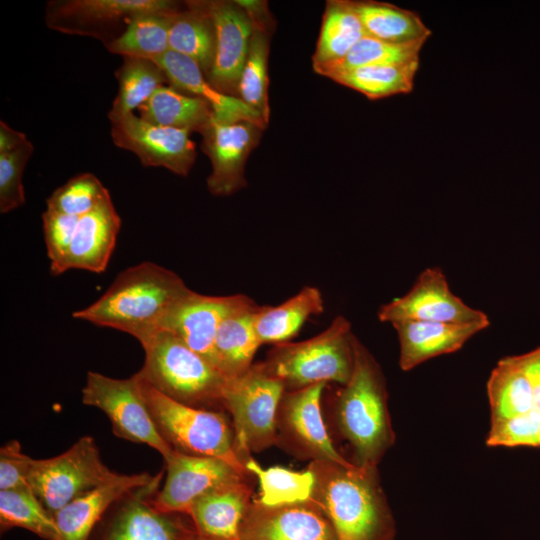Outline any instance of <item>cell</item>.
Segmentation results:
<instances>
[{"label":"cell","mask_w":540,"mask_h":540,"mask_svg":"<svg viewBox=\"0 0 540 540\" xmlns=\"http://www.w3.org/2000/svg\"><path fill=\"white\" fill-rule=\"evenodd\" d=\"M311 500L332 523L338 540H395L396 524L377 466L311 461Z\"/></svg>","instance_id":"1"},{"label":"cell","mask_w":540,"mask_h":540,"mask_svg":"<svg viewBox=\"0 0 540 540\" xmlns=\"http://www.w3.org/2000/svg\"><path fill=\"white\" fill-rule=\"evenodd\" d=\"M190 290L172 270L144 261L121 271L99 299L72 317L125 332L141 344Z\"/></svg>","instance_id":"2"},{"label":"cell","mask_w":540,"mask_h":540,"mask_svg":"<svg viewBox=\"0 0 540 540\" xmlns=\"http://www.w3.org/2000/svg\"><path fill=\"white\" fill-rule=\"evenodd\" d=\"M387 399L381 366L356 337L352 375L333 400L335 425L352 449L353 464L378 466L393 446L395 434Z\"/></svg>","instance_id":"3"},{"label":"cell","mask_w":540,"mask_h":540,"mask_svg":"<svg viewBox=\"0 0 540 540\" xmlns=\"http://www.w3.org/2000/svg\"><path fill=\"white\" fill-rule=\"evenodd\" d=\"M140 376L159 392L192 407L223 411L229 378L176 335L158 330L141 343Z\"/></svg>","instance_id":"4"},{"label":"cell","mask_w":540,"mask_h":540,"mask_svg":"<svg viewBox=\"0 0 540 540\" xmlns=\"http://www.w3.org/2000/svg\"><path fill=\"white\" fill-rule=\"evenodd\" d=\"M355 338L350 321L339 315L310 339L274 345L263 362L286 390L328 382L345 385L354 368Z\"/></svg>","instance_id":"5"},{"label":"cell","mask_w":540,"mask_h":540,"mask_svg":"<svg viewBox=\"0 0 540 540\" xmlns=\"http://www.w3.org/2000/svg\"><path fill=\"white\" fill-rule=\"evenodd\" d=\"M138 375L155 425L174 450L219 458L238 471L251 474L237 454L233 425L223 411L192 407L175 401Z\"/></svg>","instance_id":"6"},{"label":"cell","mask_w":540,"mask_h":540,"mask_svg":"<svg viewBox=\"0 0 540 540\" xmlns=\"http://www.w3.org/2000/svg\"><path fill=\"white\" fill-rule=\"evenodd\" d=\"M285 390L264 362L254 363L242 375L228 379L223 408L231 416L236 451L243 464L252 452L275 445L277 412Z\"/></svg>","instance_id":"7"},{"label":"cell","mask_w":540,"mask_h":540,"mask_svg":"<svg viewBox=\"0 0 540 540\" xmlns=\"http://www.w3.org/2000/svg\"><path fill=\"white\" fill-rule=\"evenodd\" d=\"M118 474L104 464L94 439L84 436L60 455L33 459L29 485L45 508L54 515L74 499Z\"/></svg>","instance_id":"8"},{"label":"cell","mask_w":540,"mask_h":540,"mask_svg":"<svg viewBox=\"0 0 540 540\" xmlns=\"http://www.w3.org/2000/svg\"><path fill=\"white\" fill-rule=\"evenodd\" d=\"M82 402L103 411L119 438L146 444L158 451L163 459L174 451L155 425L138 373L126 379H116L89 371L82 388Z\"/></svg>","instance_id":"9"},{"label":"cell","mask_w":540,"mask_h":540,"mask_svg":"<svg viewBox=\"0 0 540 540\" xmlns=\"http://www.w3.org/2000/svg\"><path fill=\"white\" fill-rule=\"evenodd\" d=\"M162 476L161 472L118 500L90 540H192L197 530L188 515L161 512L153 505Z\"/></svg>","instance_id":"10"},{"label":"cell","mask_w":540,"mask_h":540,"mask_svg":"<svg viewBox=\"0 0 540 540\" xmlns=\"http://www.w3.org/2000/svg\"><path fill=\"white\" fill-rule=\"evenodd\" d=\"M178 10L179 5L169 0H53L46 5L45 22L51 30L94 37L106 46L135 17Z\"/></svg>","instance_id":"11"},{"label":"cell","mask_w":540,"mask_h":540,"mask_svg":"<svg viewBox=\"0 0 540 540\" xmlns=\"http://www.w3.org/2000/svg\"><path fill=\"white\" fill-rule=\"evenodd\" d=\"M326 383L285 390L277 412L276 443L293 456L311 461L353 464L335 448L322 415Z\"/></svg>","instance_id":"12"},{"label":"cell","mask_w":540,"mask_h":540,"mask_svg":"<svg viewBox=\"0 0 540 540\" xmlns=\"http://www.w3.org/2000/svg\"><path fill=\"white\" fill-rule=\"evenodd\" d=\"M378 319L391 324L400 321H425L467 324L490 322L488 316L468 306L450 289L440 268L424 269L410 290L383 304Z\"/></svg>","instance_id":"13"},{"label":"cell","mask_w":540,"mask_h":540,"mask_svg":"<svg viewBox=\"0 0 540 540\" xmlns=\"http://www.w3.org/2000/svg\"><path fill=\"white\" fill-rule=\"evenodd\" d=\"M164 461L165 481L155 493L153 505L165 513L188 515L192 504L210 490L252 476L238 471L222 459L176 450Z\"/></svg>","instance_id":"14"},{"label":"cell","mask_w":540,"mask_h":540,"mask_svg":"<svg viewBox=\"0 0 540 540\" xmlns=\"http://www.w3.org/2000/svg\"><path fill=\"white\" fill-rule=\"evenodd\" d=\"M191 132L146 122L135 114L112 123L111 138L122 149L131 151L146 167H163L187 176L196 159Z\"/></svg>","instance_id":"15"},{"label":"cell","mask_w":540,"mask_h":540,"mask_svg":"<svg viewBox=\"0 0 540 540\" xmlns=\"http://www.w3.org/2000/svg\"><path fill=\"white\" fill-rule=\"evenodd\" d=\"M262 130L251 122L222 123L213 116L201 132V149L212 167L207 178L212 195L229 196L246 187V161L258 145Z\"/></svg>","instance_id":"16"},{"label":"cell","mask_w":540,"mask_h":540,"mask_svg":"<svg viewBox=\"0 0 540 540\" xmlns=\"http://www.w3.org/2000/svg\"><path fill=\"white\" fill-rule=\"evenodd\" d=\"M250 300L244 294L211 296L190 290L169 309L159 330L176 335L218 369L214 349L218 328L230 312Z\"/></svg>","instance_id":"17"},{"label":"cell","mask_w":540,"mask_h":540,"mask_svg":"<svg viewBox=\"0 0 540 540\" xmlns=\"http://www.w3.org/2000/svg\"><path fill=\"white\" fill-rule=\"evenodd\" d=\"M240 540H338L335 529L312 500L265 506L252 500L239 532Z\"/></svg>","instance_id":"18"},{"label":"cell","mask_w":540,"mask_h":540,"mask_svg":"<svg viewBox=\"0 0 540 540\" xmlns=\"http://www.w3.org/2000/svg\"><path fill=\"white\" fill-rule=\"evenodd\" d=\"M215 28V55L208 82L220 92L237 97L240 76L253 31L246 11L236 1H207Z\"/></svg>","instance_id":"19"},{"label":"cell","mask_w":540,"mask_h":540,"mask_svg":"<svg viewBox=\"0 0 540 540\" xmlns=\"http://www.w3.org/2000/svg\"><path fill=\"white\" fill-rule=\"evenodd\" d=\"M121 227L110 195L86 215L80 217L71 244L62 260L50 268L58 276L72 269L102 273L114 251Z\"/></svg>","instance_id":"20"},{"label":"cell","mask_w":540,"mask_h":540,"mask_svg":"<svg viewBox=\"0 0 540 540\" xmlns=\"http://www.w3.org/2000/svg\"><path fill=\"white\" fill-rule=\"evenodd\" d=\"M153 478L146 472L119 473L114 479L74 499L54 514L58 531L55 540H90L96 526L118 500L147 485Z\"/></svg>","instance_id":"21"},{"label":"cell","mask_w":540,"mask_h":540,"mask_svg":"<svg viewBox=\"0 0 540 540\" xmlns=\"http://www.w3.org/2000/svg\"><path fill=\"white\" fill-rule=\"evenodd\" d=\"M392 325L399 341V367L409 371L429 359L458 351L490 322L400 321Z\"/></svg>","instance_id":"22"},{"label":"cell","mask_w":540,"mask_h":540,"mask_svg":"<svg viewBox=\"0 0 540 540\" xmlns=\"http://www.w3.org/2000/svg\"><path fill=\"white\" fill-rule=\"evenodd\" d=\"M151 60L161 67L174 88L205 100L211 106L217 121L222 123L246 121L262 129L267 127L268 124L262 116L241 99L224 94L212 86L193 60L172 50Z\"/></svg>","instance_id":"23"},{"label":"cell","mask_w":540,"mask_h":540,"mask_svg":"<svg viewBox=\"0 0 540 540\" xmlns=\"http://www.w3.org/2000/svg\"><path fill=\"white\" fill-rule=\"evenodd\" d=\"M249 479L212 489L192 504L188 516L198 533L240 540V526L253 500Z\"/></svg>","instance_id":"24"},{"label":"cell","mask_w":540,"mask_h":540,"mask_svg":"<svg viewBox=\"0 0 540 540\" xmlns=\"http://www.w3.org/2000/svg\"><path fill=\"white\" fill-rule=\"evenodd\" d=\"M323 311L321 291L307 285L277 306H258L253 313V327L261 345H276L289 342L311 316Z\"/></svg>","instance_id":"25"},{"label":"cell","mask_w":540,"mask_h":540,"mask_svg":"<svg viewBox=\"0 0 540 540\" xmlns=\"http://www.w3.org/2000/svg\"><path fill=\"white\" fill-rule=\"evenodd\" d=\"M258 305L253 299L230 312L221 322L215 338L218 369L227 377L245 373L261 343L253 327V313Z\"/></svg>","instance_id":"26"},{"label":"cell","mask_w":540,"mask_h":540,"mask_svg":"<svg viewBox=\"0 0 540 540\" xmlns=\"http://www.w3.org/2000/svg\"><path fill=\"white\" fill-rule=\"evenodd\" d=\"M215 43V28L207 1L186 2V9L173 16L169 50L193 60L207 77L214 61Z\"/></svg>","instance_id":"27"},{"label":"cell","mask_w":540,"mask_h":540,"mask_svg":"<svg viewBox=\"0 0 540 540\" xmlns=\"http://www.w3.org/2000/svg\"><path fill=\"white\" fill-rule=\"evenodd\" d=\"M369 37L396 44L426 42L431 30L414 11L379 1H349Z\"/></svg>","instance_id":"28"},{"label":"cell","mask_w":540,"mask_h":540,"mask_svg":"<svg viewBox=\"0 0 540 540\" xmlns=\"http://www.w3.org/2000/svg\"><path fill=\"white\" fill-rule=\"evenodd\" d=\"M138 111L139 117L151 124L200 134L214 116L205 100L165 85L158 88Z\"/></svg>","instance_id":"29"},{"label":"cell","mask_w":540,"mask_h":540,"mask_svg":"<svg viewBox=\"0 0 540 540\" xmlns=\"http://www.w3.org/2000/svg\"><path fill=\"white\" fill-rule=\"evenodd\" d=\"M115 75L119 89L108 112L111 123L132 114L168 81L159 65L150 59L140 57H123V63Z\"/></svg>","instance_id":"30"},{"label":"cell","mask_w":540,"mask_h":540,"mask_svg":"<svg viewBox=\"0 0 540 540\" xmlns=\"http://www.w3.org/2000/svg\"><path fill=\"white\" fill-rule=\"evenodd\" d=\"M364 36L363 26L348 0L328 1L312 65L343 58Z\"/></svg>","instance_id":"31"},{"label":"cell","mask_w":540,"mask_h":540,"mask_svg":"<svg viewBox=\"0 0 540 540\" xmlns=\"http://www.w3.org/2000/svg\"><path fill=\"white\" fill-rule=\"evenodd\" d=\"M419 62L403 65H369L331 75L333 81L356 90L371 100L413 90Z\"/></svg>","instance_id":"32"},{"label":"cell","mask_w":540,"mask_h":540,"mask_svg":"<svg viewBox=\"0 0 540 540\" xmlns=\"http://www.w3.org/2000/svg\"><path fill=\"white\" fill-rule=\"evenodd\" d=\"M244 466L259 481L260 494L255 498L259 503L281 506L311 500L315 478L310 469L294 471L280 466L263 468L252 456L244 461Z\"/></svg>","instance_id":"33"},{"label":"cell","mask_w":540,"mask_h":540,"mask_svg":"<svg viewBox=\"0 0 540 540\" xmlns=\"http://www.w3.org/2000/svg\"><path fill=\"white\" fill-rule=\"evenodd\" d=\"M176 12L135 17L119 37L106 45L107 50L123 57L150 60L165 54L169 51V30Z\"/></svg>","instance_id":"34"},{"label":"cell","mask_w":540,"mask_h":540,"mask_svg":"<svg viewBox=\"0 0 540 540\" xmlns=\"http://www.w3.org/2000/svg\"><path fill=\"white\" fill-rule=\"evenodd\" d=\"M425 42L396 44L364 36L343 58L313 66L316 73L331 75L369 65H403L419 62L420 51Z\"/></svg>","instance_id":"35"},{"label":"cell","mask_w":540,"mask_h":540,"mask_svg":"<svg viewBox=\"0 0 540 540\" xmlns=\"http://www.w3.org/2000/svg\"><path fill=\"white\" fill-rule=\"evenodd\" d=\"M0 526L2 531L23 528L45 540H55L58 535L54 515L31 487L0 490Z\"/></svg>","instance_id":"36"},{"label":"cell","mask_w":540,"mask_h":540,"mask_svg":"<svg viewBox=\"0 0 540 540\" xmlns=\"http://www.w3.org/2000/svg\"><path fill=\"white\" fill-rule=\"evenodd\" d=\"M270 33L253 27L247 58L240 76L237 97L257 111L268 124V56Z\"/></svg>","instance_id":"37"},{"label":"cell","mask_w":540,"mask_h":540,"mask_svg":"<svg viewBox=\"0 0 540 540\" xmlns=\"http://www.w3.org/2000/svg\"><path fill=\"white\" fill-rule=\"evenodd\" d=\"M109 195L108 189L94 174L81 173L55 189L46 204L48 209L82 217Z\"/></svg>","instance_id":"38"},{"label":"cell","mask_w":540,"mask_h":540,"mask_svg":"<svg viewBox=\"0 0 540 540\" xmlns=\"http://www.w3.org/2000/svg\"><path fill=\"white\" fill-rule=\"evenodd\" d=\"M34 151L28 140L16 150L0 154V212L13 211L25 203L22 184L24 169Z\"/></svg>","instance_id":"39"},{"label":"cell","mask_w":540,"mask_h":540,"mask_svg":"<svg viewBox=\"0 0 540 540\" xmlns=\"http://www.w3.org/2000/svg\"><path fill=\"white\" fill-rule=\"evenodd\" d=\"M80 217L67 215L46 208L42 213L43 234L50 260V268L56 266L68 250Z\"/></svg>","instance_id":"40"},{"label":"cell","mask_w":540,"mask_h":540,"mask_svg":"<svg viewBox=\"0 0 540 540\" xmlns=\"http://www.w3.org/2000/svg\"><path fill=\"white\" fill-rule=\"evenodd\" d=\"M33 458L22 452L17 440H10L0 449V490L30 487L29 472Z\"/></svg>","instance_id":"41"},{"label":"cell","mask_w":540,"mask_h":540,"mask_svg":"<svg viewBox=\"0 0 540 540\" xmlns=\"http://www.w3.org/2000/svg\"><path fill=\"white\" fill-rule=\"evenodd\" d=\"M248 14L252 26L262 29L268 33L275 26L274 20L268 10L267 3L264 1H236Z\"/></svg>","instance_id":"42"},{"label":"cell","mask_w":540,"mask_h":540,"mask_svg":"<svg viewBox=\"0 0 540 540\" xmlns=\"http://www.w3.org/2000/svg\"><path fill=\"white\" fill-rule=\"evenodd\" d=\"M28 141L22 132L10 128L5 122H0V154L12 152Z\"/></svg>","instance_id":"43"},{"label":"cell","mask_w":540,"mask_h":540,"mask_svg":"<svg viewBox=\"0 0 540 540\" xmlns=\"http://www.w3.org/2000/svg\"><path fill=\"white\" fill-rule=\"evenodd\" d=\"M192 540H228V539L203 535V534L198 533L197 531V533L195 534Z\"/></svg>","instance_id":"44"}]
</instances>
